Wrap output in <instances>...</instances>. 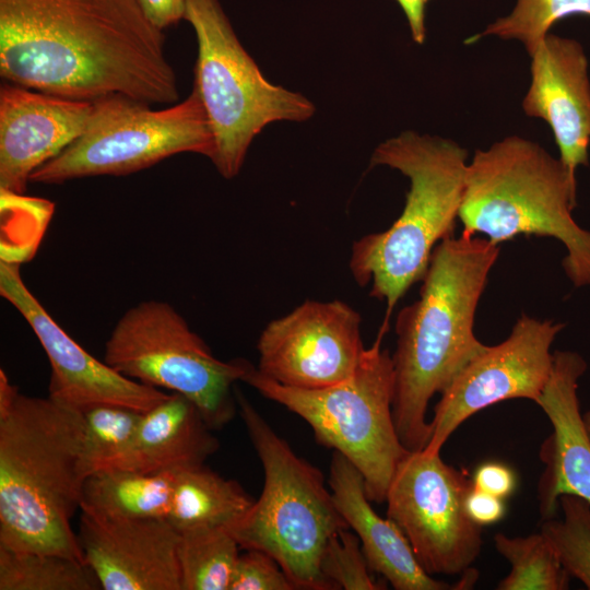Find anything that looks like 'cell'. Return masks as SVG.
Instances as JSON below:
<instances>
[{
	"mask_svg": "<svg viewBox=\"0 0 590 590\" xmlns=\"http://www.w3.org/2000/svg\"><path fill=\"white\" fill-rule=\"evenodd\" d=\"M365 346L361 316L341 300H306L262 330L257 370L283 386L319 389L349 378Z\"/></svg>",
	"mask_w": 590,
	"mask_h": 590,
	"instance_id": "obj_13",
	"label": "cell"
},
{
	"mask_svg": "<svg viewBox=\"0 0 590 590\" xmlns=\"http://www.w3.org/2000/svg\"><path fill=\"white\" fill-rule=\"evenodd\" d=\"M198 44L194 85L214 140L211 157L226 179L240 170L253 139L274 121L310 119L304 95L268 81L240 44L219 0H186Z\"/></svg>",
	"mask_w": 590,
	"mask_h": 590,
	"instance_id": "obj_8",
	"label": "cell"
},
{
	"mask_svg": "<svg viewBox=\"0 0 590 590\" xmlns=\"http://www.w3.org/2000/svg\"><path fill=\"white\" fill-rule=\"evenodd\" d=\"M1 260L21 264V237L26 261L35 255L55 205L43 198L0 189Z\"/></svg>",
	"mask_w": 590,
	"mask_h": 590,
	"instance_id": "obj_29",
	"label": "cell"
},
{
	"mask_svg": "<svg viewBox=\"0 0 590 590\" xmlns=\"http://www.w3.org/2000/svg\"><path fill=\"white\" fill-rule=\"evenodd\" d=\"M402 9L412 39L418 44H424L426 39L425 14L429 0H396Z\"/></svg>",
	"mask_w": 590,
	"mask_h": 590,
	"instance_id": "obj_35",
	"label": "cell"
},
{
	"mask_svg": "<svg viewBox=\"0 0 590 590\" xmlns=\"http://www.w3.org/2000/svg\"><path fill=\"white\" fill-rule=\"evenodd\" d=\"M93 102L5 82L0 88V189L24 193L32 174L84 131Z\"/></svg>",
	"mask_w": 590,
	"mask_h": 590,
	"instance_id": "obj_16",
	"label": "cell"
},
{
	"mask_svg": "<svg viewBox=\"0 0 590 590\" xmlns=\"http://www.w3.org/2000/svg\"><path fill=\"white\" fill-rule=\"evenodd\" d=\"M468 151L438 135L404 131L380 143L370 166H388L410 180L400 216L384 232L352 246L350 270L359 286L386 303L387 332L397 303L422 281L435 247L452 235L462 202Z\"/></svg>",
	"mask_w": 590,
	"mask_h": 590,
	"instance_id": "obj_4",
	"label": "cell"
},
{
	"mask_svg": "<svg viewBox=\"0 0 590 590\" xmlns=\"http://www.w3.org/2000/svg\"><path fill=\"white\" fill-rule=\"evenodd\" d=\"M320 570L332 590H381L385 583L373 577L357 535L350 528L335 532L328 541Z\"/></svg>",
	"mask_w": 590,
	"mask_h": 590,
	"instance_id": "obj_30",
	"label": "cell"
},
{
	"mask_svg": "<svg viewBox=\"0 0 590 590\" xmlns=\"http://www.w3.org/2000/svg\"><path fill=\"white\" fill-rule=\"evenodd\" d=\"M211 160L214 140L198 92L164 109L115 94L93 101L84 131L38 167L30 182L62 184L103 175H128L179 154Z\"/></svg>",
	"mask_w": 590,
	"mask_h": 590,
	"instance_id": "obj_10",
	"label": "cell"
},
{
	"mask_svg": "<svg viewBox=\"0 0 590 590\" xmlns=\"http://www.w3.org/2000/svg\"><path fill=\"white\" fill-rule=\"evenodd\" d=\"M240 546L225 527L179 532L177 558L181 590H228Z\"/></svg>",
	"mask_w": 590,
	"mask_h": 590,
	"instance_id": "obj_23",
	"label": "cell"
},
{
	"mask_svg": "<svg viewBox=\"0 0 590 590\" xmlns=\"http://www.w3.org/2000/svg\"><path fill=\"white\" fill-rule=\"evenodd\" d=\"M174 480L175 473L102 469L85 477L80 510L110 518L167 519Z\"/></svg>",
	"mask_w": 590,
	"mask_h": 590,
	"instance_id": "obj_22",
	"label": "cell"
},
{
	"mask_svg": "<svg viewBox=\"0 0 590 590\" xmlns=\"http://www.w3.org/2000/svg\"><path fill=\"white\" fill-rule=\"evenodd\" d=\"M503 498L471 487L465 497V510L470 519L480 527L500 521L506 511Z\"/></svg>",
	"mask_w": 590,
	"mask_h": 590,
	"instance_id": "obj_33",
	"label": "cell"
},
{
	"mask_svg": "<svg viewBox=\"0 0 590 590\" xmlns=\"http://www.w3.org/2000/svg\"><path fill=\"white\" fill-rule=\"evenodd\" d=\"M583 418H585V423H586L588 433H589V435H590V411H588V412H586V413L583 414Z\"/></svg>",
	"mask_w": 590,
	"mask_h": 590,
	"instance_id": "obj_36",
	"label": "cell"
},
{
	"mask_svg": "<svg viewBox=\"0 0 590 590\" xmlns=\"http://www.w3.org/2000/svg\"><path fill=\"white\" fill-rule=\"evenodd\" d=\"M255 499L235 480L221 476L204 464L175 473L167 520L178 531L232 528Z\"/></svg>",
	"mask_w": 590,
	"mask_h": 590,
	"instance_id": "obj_21",
	"label": "cell"
},
{
	"mask_svg": "<svg viewBox=\"0 0 590 590\" xmlns=\"http://www.w3.org/2000/svg\"><path fill=\"white\" fill-rule=\"evenodd\" d=\"M472 485L505 499L514 493L517 479L508 465L489 461L477 467L472 477Z\"/></svg>",
	"mask_w": 590,
	"mask_h": 590,
	"instance_id": "obj_32",
	"label": "cell"
},
{
	"mask_svg": "<svg viewBox=\"0 0 590 590\" xmlns=\"http://www.w3.org/2000/svg\"><path fill=\"white\" fill-rule=\"evenodd\" d=\"M496 551L510 564L509 574L496 586L498 590H565L570 576L542 532L510 538L494 535Z\"/></svg>",
	"mask_w": 590,
	"mask_h": 590,
	"instance_id": "obj_25",
	"label": "cell"
},
{
	"mask_svg": "<svg viewBox=\"0 0 590 590\" xmlns=\"http://www.w3.org/2000/svg\"><path fill=\"white\" fill-rule=\"evenodd\" d=\"M104 362L130 379L186 397L213 430L234 418V384L249 363L219 359L173 306L154 299L120 317L106 341Z\"/></svg>",
	"mask_w": 590,
	"mask_h": 590,
	"instance_id": "obj_9",
	"label": "cell"
},
{
	"mask_svg": "<svg viewBox=\"0 0 590 590\" xmlns=\"http://www.w3.org/2000/svg\"><path fill=\"white\" fill-rule=\"evenodd\" d=\"M565 323L521 314L510 334L474 356L440 393L423 449L439 455L451 434L470 416L502 401L538 402L554 366L551 346Z\"/></svg>",
	"mask_w": 590,
	"mask_h": 590,
	"instance_id": "obj_12",
	"label": "cell"
},
{
	"mask_svg": "<svg viewBox=\"0 0 590 590\" xmlns=\"http://www.w3.org/2000/svg\"><path fill=\"white\" fill-rule=\"evenodd\" d=\"M562 517L543 520L540 532L547 539L570 577L590 590V505L565 494L559 497Z\"/></svg>",
	"mask_w": 590,
	"mask_h": 590,
	"instance_id": "obj_27",
	"label": "cell"
},
{
	"mask_svg": "<svg viewBox=\"0 0 590 590\" xmlns=\"http://www.w3.org/2000/svg\"><path fill=\"white\" fill-rule=\"evenodd\" d=\"M384 333L366 347L355 371L319 389L283 386L248 363L241 381L303 418L319 444L344 456L364 479L368 498L385 503L397 465L409 452L392 415L393 363Z\"/></svg>",
	"mask_w": 590,
	"mask_h": 590,
	"instance_id": "obj_7",
	"label": "cell"
},
{
	"mask_svg": "<svg viewBox=\"0 0 590 590\" xmlns=\"http://www.w3.org/2000/svg\"><path fill=\"white\" fill-rule=\"evenodd\" d=\"M499 255L487 238L461 234L433 250L420 297L396 321L392 415L399 439L421 451L430 435L427 408L486 345L474 334V316Z\"/></svg>",
	"mask_w": 590,
	"mask_h": 590,
	"instance_id": "obj_2",
	"label": "cell"
},
{
	"mask_svg": "<svg viewBox=\"0 0 590 590\" xmlns=\"http://www.w3.org/2000/svg\"><path fill=\"white\" fill-rule=\"evenodd\" d=\"M212 432L196 404L170 393L143 414L131 441L103 469L160 474L204 464L220 447Z\"/></svg>",
	"mask_w": 590,
	"mask_h": 590,
	"instance_id": "obj_20",
	"label": "cell"
},
{
	"mask_svg": "<svg viewBox=\"0 0 590 590\" xmlns=\"http://www.w3.org/2000/svg\"><path fill=\"white\" fill-rule=\"evenodd\" d=\"M82 414V465L86 477L103 469L128 446L144 413L126 406L104 404L91 408Z\"/></svg>",
	"mask_w": 590,
	"mask_h": 590,
	"instance_id": "obj_28",
	"label": "cell"
},
{
	"mask_svg": "<svg viewBox=\"0 0 590 590\" xmlns=\"http://www.w3.org/2000/svg\"><path fill=\"white\" fill-rule=\"evenodd\" d=\"M0 74L70 99H178L164 33L138 0H0Z\"/></svg>",
	"mask_w": 590,
	"mask_h": 590,
	"instance_id": "obj_1",
	"label": "cell"
},
{
	"mask_svg": "<svg viewBox=\"0 0 590 590\" xmlns=\"http://www.w3.org/2000/svg\"><path fill=\"white\" fill-rule=\"evenodd\" d=\"M150 22L157 28H165L185 20L186 0H138Z\"/></svg>",
	"mask_w": 590,
	"mask_h": 590,
	"instance_id": "obj_34",
	"label": "cell"
},
{
	"mask_svg": "<svg viewBox=\"0 0 590 590\" xmlns=\"http://www.w3.org/2000/svg\"><path fill=\"white\" fill-rule=\"evenodd\" d=\"M228 590H296V587L271 555L250 548L239 554Z\"/></svg>",
	"mask_w": 590,
	"mask_h": 590,
	"instance_id": "obj_31",
	"label": "cell"
},
{
	"mask_svg": "<svg viewBox=\"0 0 590 590\" xmlns=\"http://www.w3.org/2000/svg\"><path fill=\"white\" fill-rule=\"evenodd\" d=\"M93 570L59 554L0 547V590H98Z\"/></svg>",
	"mask_w": 590,
	"mask_h": 590,
	"instance_id": "obj_24",
	"label": "cell"
},
{
	"mask_svg": "<svg viewBox=\"0 0 590 590\" xmlns=\"http://www.w3.org/2000/svg\"><path fill=\"white\" fill-rule=\"evenodd\" d=\"M577 181L539 143L508 135L476 150L467 166L458 219L463 234L498 245L519 235L553 237L575 287L590 286V231L574 220Z\"/></svg>",
	"mask_w": 590,
	"mask_h": 590,
	"instance_id": "obj_5",
	"label": "cell"
},
{
	"mask_svg": "<svg viewBox=\"0 0 590 590\" xmlns=\"http://www.w3.org/2000/svg\"><path fill=\"white\" fill-rule=\"evenodd\" d=\"M472 480L439 455L409 451L396 468L386 500L387 517L408 539L429 575H462L479 557L482 527L465 510Z\"/></svg>",
	"mask_w": 590,
	"mask_h": 590,
	"instance_id": "obj_11",
	"label": "cell"
},
{
	"mask_svg": "<svg viewBox=\"0 0 590 590\" xmlns=\"http://www.w3.org/2000/svg\"><path fill=\"white\" fill-rule=\"evenodd\" d=\"M21 264L0 261V294L26 320L51 367L48 397L81 412L104 404L145 413L169 397L130 379L78 344L25 285Z\"/></svg>",
	"mask_w": 590,
	"mask_h": 590,
	"instance_id": "obj_14",
	"label": "cell"
},
{
	"mask_svg": "<svg viewBox=\"0 0 590 590\" xmlns=\"http://www.w3.org/2000/svg\"><path fill=\"white\" fill-rule=\"evenodd\" d=\"M84 422L50 397L0 400V547L84 562L72 518L81 509Z\"/></svg>",
	"mask_w": 590,
	"mask_h": 590,
	"instance_id": "obj_3",
	"label": "cell"
},
{
	"mask_svg": "<svg viewBox=\"0 0 590 590\" xmlns=\"http://www.w3.org/2000/svg\"><path fill=\"white\" fill-rule=\"evenodd\" d=\"M84 563L103 590H181L179 532L167 519H125L80 510Z\"/></svg>",
	"mask_w": 590,
	"mask_h": 590,
	"instance_id": "obj_15",
	"label": "cell"
},
{
	"mask_svg": "<svg viewBox=\"0 0 590 590\" xmlns=\"http://www.w3.org/2000/svg\"><path fill=\"white\" fill-rule=\"evenodd\" d=\"M235 396L264 480L259 498L229 530L240 548L271 555L296 589L332 590L321 556L329 539L349 526L321 471L296 455L237 388Z\"/></svg>",
	"mask_w": 590,
	"mask_h": 590,
	"instance_id": "obj_6",
	"label": "cell"
},
{
	"mask_svg": "<svg viewBox=\"0 0 590 590\" xmlns=\"http://www.w3.org/2000/svg\"><path fill=\"white\" fill-rule=\"evenodd\" d=\"M585 358L574 351H555L550 380L536 404L553 430L540 449L544 472L539 483L542 519L555 516L559 497L576 495L590 505V435L578 398Z\"/></svg>",
	"mask_w": 590,
	"mask_h": 590,
	"instance_id": "obj_18",
	"label": "cell"
},
{
	"mask_svg": "<svg viewBox=\"0 0 590 590\" xmlns=\"http://www.w3.org/2000/svg\"><path fill=\"white\" fill-rule=\"evenodd\" d=\"M531 58V81L521 106L528 117L552 129L559 160L573 180L589 164L590 80L583 47L548 33Z\"/></svg>",
	"mask_w": 590,
	"mask_h": 590,
	"instance_id": "obj_17",
	"label": "cell"
},
{
	"mask_svg": "<svg viewBox=\"0 0 590 590\" xmlns=\"http://www.w3.org/2000/svg\"><path fill=\"white\" fill-rule=\"evenodd\" d=\"M329 486L339 512L361 542L369 568L393 589H465L477 579L472 569L455 583L435 579L426 573L401 529L371 507L359 471L337 451L330 462Z\"/></svg>",
	"mask_w": 590,
	"mask_h": 590,
	"instance_id": "obj_19",
	"label": "cell"
},
{
	"mask_svg": "<svg viewBox=\"0 0 590 590\" xmlns=\"http://www.w3.org/2000/svg\"><path fill=\"white\" fill-rule=\"evenodd\" d=\"M578 14L590 16V0H516L507 15L468 37L464 44L471 45L486 36H495L520 42L531 56L556 22Z\"/></svg>",
	"mask_w": 590,
	"mask_h": 590,
	"instance_id": "obj_26",
	"label": "cell"
}]
</instances>
